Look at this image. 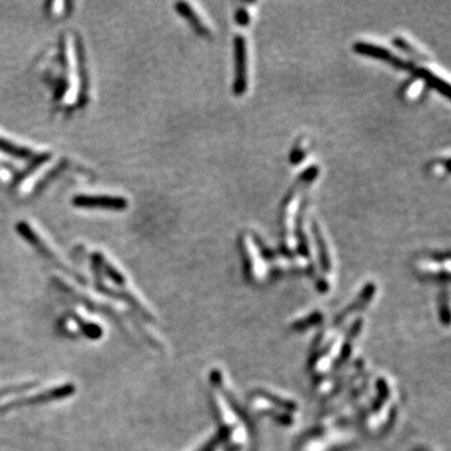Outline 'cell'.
I'll return each mask as SVG.
<instances>
[{
	"label": "cell",
	"instance_id": "52a82bcc",
	"mask_svg": "<svg viewBox=\"0 0 451 451\" xmlns=\"http://www.w3.org/2000/svg\"><path fill=\"white\" fill-rule=\"evenodd\" d=\"M236 19H237V24L241 26V27H246L250 24V14L248 12L243 9V8H239L237 10V14H236Z\"/></svg>",
	"mask_w": 451,
	"mask_h": 451
},
{
	"label": "cell",
	"instance_id": "6da1fadb",
	"mask_svg": "<svg viewBox=\"0 0 451 451\" xmlns=\"http://www.w3.org/2000/svg\"><path fill=\"white\" fill-rule=\"evenodd\" d=\"M234 59L236 80L233 84V93L242 95L247 91V46L242 34H239L234 40Z\"/></svg>",
	"mask_w": 451,
	"mask_h": 451
},
{
	"label": "cell",
	"instance_id": "277c9868",
	"mask_svg": "<svg viewBox=\"0 0 451 451\" xmlns=\"http://www.w3.org/2000/svg\"><path fill=\"white\" fill-rule=\"evenodd\" d=\"M394 44H395L398 49L404 50L405 53L409 54L412 59H415L416 62H427V57H426L423 52H420L418 48L414 47L412 43H409V42L405 39V38H403V37H396V38L394 39Z\"/></svg>",
	"mask_w": 451,
	"mask_h": 451
},
{
	"label": "cell",
	"instance_id": "3957f363",
	"mask_svg": "<svg viewBox=\"0 0 451 451\" xmlns=\"http://www.w3.org/2000/svg\"><path fill=\"white\" fill-rule=\"evenodd\" d=\"M177 9H178L179 14H182L191 23V26L194 28V30L197 33L205 35V37L211 35V30L208 29L205 21L202 20V18H199V14L194 12V9L190 4L179 3L177 4Z\"/></svg>",
	"mask_w": 451,
	"mask_h": 451
},
{
	"label": "cell",
	"instance_id": "5b68a950",
	"mask_svg": "<svg viewBox=\"0 0 451 451\" xmlns=\"http://www.w3.org/2000/svg\"><path fill=\"white\" fill-rule=\"evenodd\" d=\"M0 149L3 152H7L12 154V156H15V157H27V156L32 154L29 149L17 146L12 142H8L7 140H3V138H0Z\"/></svg>",
	"mask_w": 451,
	"mask_h": 451
},
{
	"label": "cell",
	"instance_id": "8992f818",
	"mask_svg": "<svg viewBox=\"0 0 451 451\" xmlns=\"http://www.w3.org/2000/svg\"><path fill=\"white\" fill-rule=\"evenodd\" d=\"M305 140H299L297 145L295 146L293 151H292L291 156H290L292 163H293V165H297L300 162H302V160L305 158Z\"/></svg>",
	"mask_w": 451,
	"mask_h": 451
},
{
	"label": "cell",
	"instance_id": "7a4b0ae2",
	"mask_svg": "<svg viewBox=\"0 0 451 451\" xmlns=\"http://www.w3.org/2000/svg\"><path fill=\"white\" fill-rule=\"evenodd\" d=\"M74 205L78 207H102L116 210L127 206L126 199L109 196H80L74 199Z\"/></svg>",
	"mask_w": 451,
	"mask_h": 451
}]
</instances>
